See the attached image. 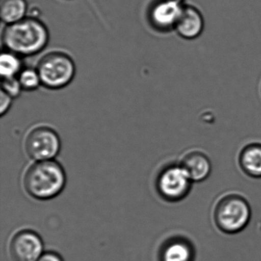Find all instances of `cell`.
<instances>
[{
    "instance_id": "cell-1",
    "label": "cell",
    "mask_w": 261,
    "mask_h": 261,
    "mask_svg": "<svg viewBox=\"0 0 261 261\" xmlns=\"http://www.w3.org/2000/svg\"><path fill=\"white\" fill-rule=\"evenodd\" d=\"M48 27L37 16L6 25L2 32V43L7 51L20 57H30L42 53L49 42Z\"/></svg>"
},
{
    "instance_id": "cell-2",
    "label": "cell",
    "mask_w": 261,
    "mask_h": 261,
    "mask_svg": "<svg viewBox=\"0 0 261 261\" xmlns=\"http://www.w3.org/2000/svg\"><path fill=\"white\" fill-rule=\"evenodd\" d=\"M65 171L53 160L39 161L29 168L24 176L25 191L33 198L47 200L57 196L65 187Z\"/></svg>"
},
{
    "instance_id": "cell-3",
    "label": "cell",
    "mask_w": 261,
    "mask_h": 261,
    "mask_svg": "<svg viewBox=\"0 0 261 261\" xmlns=\"http://www.w3.org/2000/svg\"><path fill=\"white\" fill-rule=\"evenodd\" d=\"M44 88L60 90L66 88L74 79L76 65L69 54L63 51H48L39 59L36 67Z\"/></svg>"
},
{
    "instance_id": "cell-4",
    "label": "cell",
    "mask_w": 261,
    "mask_h": 261,
    "mask_svg": "<svg viewBox=\"0 0 261 261\" xmlns=\"http://www.w3.org/2000/svg\"><path fill=\"white\" fill-rule=\"evenodd\" d=\"M251 217L248 202L239 195H227L218 202L215 219L220 230L227 233H236L244 230Z\"/></svg>"
},
{
    "instance_id": "cell-5",
    "label": "cell",
    "mask_w": 261,
    "mask_h": 261,
    "mask_svg": "<svg viewBox=\"0 0 261 261\" xmlns=\"http://www.w3.org/2000/svg\"><path fill=\"white\" fill-rule=\"evenodd\" d=\"M60 147L59 136L47 126L35 128L25 139L27 153L30 158L39 162L53 160L59 153Z\"/></svg>"
},
{
    "instance_id": "cell-6",
    "label": "cell",
    "mask_w": 261,
    "mask_h": 261,
    "mask_svg": "<svg viewBox=\"0 0 261 261\" xmlns=\"http://www.w3.org/2000/svg\"><path fill=\"white\" fill-rule=\"evenodd\" d=\"M184 4L177 0H152L146 17L152 30L167 33L175 30Z\"/></svg>"
},
{
    "instance_id": "cell-7",
    "label": "cell",
    "mask_w": 261,
    "mask_h": 261,
    "mask_svg": "<svg viewBox=\"0 0 261 261\" xmlns=\"http://www.w3.org/2000/svg\"><path fill=\"white\" fill-rule=\"evenodd\" d=\"M193 181L184 168L179 166H170L165 169L159 177V192L169 201L182 199L190 191Z\"/></svg>"
},
{
    "instance_id": "cell-8",
    "label": "cell",
    "mask_w": 261,
    "mask_h": 261,
    "mask_svg": "<svg viewBox=\"0 0 261 261\" xmlns=\"http://www.w3.org/2000/svg\"><path fill=\"white\" fill-rule=\"evenodd\" d=\"M14 261H38L43 254V243L36 232L23 230L13 236L10 245Z\"/></svg>"
},
{
    "instance_id": "cell-9",
    "label": "cell",
    "mask_w": 261,
    "mask_h": 261,
    "mask_svg": "<svg viewBox=\"0 0 261 261\" xmlns=\"http://www.w3.org/2000/svg\"><path fill=\"white\" fill-rule=\"evenodd\" d=\"M204 29V16L199 9L184 4L175 29L177 34L186 40H194L202 34Z\"/></svg>"
},
{
    "instance_id": "cell-10",
    "label": "cell",
    "mask_w": 261,
    "mask_h": 261,
    "mask_svg": "<svg viewBox=\"0 0 261 261\" xmlns=\"http://www.w3.org/2000/svg\"><path fill=\"white\" fill-rule=\"evenodd\" d=\"M180 165L189 174L193 182L204 181L212 172V163L208 157L198 151L186 154Z\"/></svg>"
},
{
    "instance_id": "cell-11",
    "label": "cell",
    "mask_w": 261,
    "mask_h": 261,
    "mask_svg": "<svg viewBox=\"0 0 261 261\" xmlns=\"http://www.w3.org/2000/svg\"><path fill=\"white\" fill-rule=\"evenodd\" d=\"M240 165L249 176L261 178V144L253 143L244 148L240 155Z\"/></svg>"
},
{
    "instance_id": "cell-12",
    "label": "cell",
    "mask_w": 261,
    "mask_h": 261,
    "mask_svg": "<svg viewBox=\"0 0 261 261\" xmlns=\"http://www.w3.org/2000/svg\"><path fill=\"white\" fill-rule=\"evenodd\" d=\"M28 10L27 0H0V16L5 25L25 19Z\"/></svg>"
},
{
    "instance_id": "cell-13",
    "label": "cell",
    "mask_w": 261,
    "mask_h": 261,
    "mask_svg": "<svg viewBox=\"0 0 261 261\" xmlns=\"http://www.w3.org/2000/svg\"><path fill=\"white\" fill-rule=\"evenodd\" d=\"M161 258L162 261H192L193 248L184 240H174L165 246Z\"/></svg>"
},
{
    "instance_id": "cell-14",
    "label": "cell",
    "mask_w": 261,
    "mask_h": 261,
    "mask_svg": "<svg viewBox=\"0 0 261 261\" xmlns=\"http://www.w3.org/2000/svg\"><path fill=\"white\" fill-rule=\"evenodd\" d=\"M21 58L11 51H3L0 56V74L2 79L18 77L23 69Z\"/></svg>"
},
{
    "instance_id": "cell-15",
    "label": "cell",
    "mask_w": 261,
    "mask_h": 261,
    "mask_svg": "<svg viewBox=\"0 0 261 261\" xmlns=\"http://www.w3.org/2000/svg\"><path fill=\"white\" fill-rule=\"evenodd\" d=\"M17 77L23 91H34L42 86L40 76L36 68H23Z\"/></svg>"
},
{
    "instance_id": "cell-16",
    "label": "cell",
    "mask_w": 261,
    "mask_h": 261,
    "mask_svg": "<svg viewBox=\"0 0 261 261\" xmlns=\"http://www.w3.org/2000/svg\"><path fill=\"white\" fill-rule=\"evenodd\" d=\"M1 91L7 93L12 98H17L23 91L17 77L2 79Z\"/></svg>"
},
{
    "instance_id": "cell-17",
    "label": "cell",
    "mask_w": 261,
    "mask_h": 261,
    "mask_svg": "<svg viewBox=\"0 0 261 261\" xmlns=\"http://www.w3.org/2000/svg\"><path fill=\"white\" fill-rule=\"evenodd\" d=\"M13 98H12L10 95L1 91L0 92V113L1 115H4V114L10 110L12 105Z\"/></svg>"
},
{
    "instance_id": "cell-18",
    "label": "cell",
    "mask_w": 261,
    "mask_h": 261,
    "mask_svg": "<svg viewBox=\"0 0 261 261\" xmlns=\"http://www.w3.org/2000/svg\"><path fill=\"white\" fill-rule=\"evenodd\" d=\"M38 261H63V259L58 253L54 252H47V253H44Z\"/></svg>"
},
{
    "instance_id": "cell-19",
    "label": "cell",
    "mask_w": 261,
    "mask_h": 261,
    "mask_svg": "<svg viewBox=\"0 0 261 261\" xmlns=\"http://www.w3.org/2000/svg\"><path fill=\"white\" fill-rule=\"evenodd\" d=\"M177 1H179V2L183 3V0H177Z\"/></svg>"
}]
</instances>
